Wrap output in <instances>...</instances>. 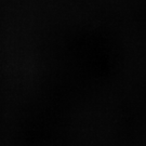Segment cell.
I'll return each instance as SVG.
<instances>
[]
</instances>
